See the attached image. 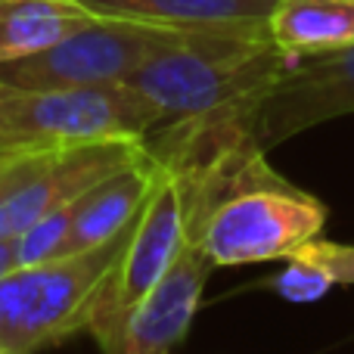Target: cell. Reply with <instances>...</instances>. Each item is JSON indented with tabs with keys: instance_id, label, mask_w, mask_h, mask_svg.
Segmentation results:
<instances>
[{
	"instance_id": "6da1fadb",
	"label": "cell",
	"mask_w": 354,
	"mask_h": 354,
	"mask_svg": "<svg viewBox=\"0 0 354 354\" xmlns=\"http://www.w3.org/2000/svg\"><path fill=\"white\" fill-rule=\"evenodd\" d=\"M292 62L295 56L283 53L270 37L196 35L143 62L122 84L140 100L153 131H162L224 109L258 106Z\"/></svg>"
},
{
	"instance_id": "7a4b0ae2",
	"label": "cell",
	"mask_w": 354,
	"mask_h": 354,
	"mask_svg": "<svg viewBox=\"0 0 354 354\" xmlns=\"http://www.w3.org/2000/svg\"><path fill=\"white\" fill-rule=\"evenodd\" d=\"M131 227L103 245L22 264L0 277V348L41 354L87 333L91 301L115 264Z\"/></svg>"
},
{
	"instance_id": "3957f363",
	"label": "cell",
	"mask_w": 354,
	"mask_h": 354,
	"mask_svg": "<svg viewBox=\"0 0 354 354\" xmlns=\"http://www.w3.org/2000/svg\"><path fill=\"white\" fill-rule=\"evenodd\" d=\"M149 131L147 109L124 84L31 91L0 81V159H22L112 137L147 140Z\"/></svg>"
},
{
	"instance_id": "277c9868",
	"label": "cell",
	"mask_w": 354,
	"mask_h": 354,
	"mask_svg": "<svg viewBox=\"0 0 354 354\" xmlns=\"http://www.w3.org/2000/svg\"><path fill=\"white\" fill-rule=\"evenodd\" d=\"M193 31L97 16L50 50L0 66V81L31 91H84L128 81L143 62L180 47Z\"/></svg>"
},
{
	"instance_id": "5b68a950",
	"label": "cell",
	"mask_w": 354,
	"mask_h": 354,
	"mask_svg": "<svg viewBox=\"0 0 354 354\" xmlns=\"http://www.w3.org/2000/svg\"><path fill=\"white\" fill-rule=\"evenodd\" d=\"M326 224V205L295 183H264L227 196L193 230L214 268L289 258Z\"/></svg>"
},
{
	"instance_id": "8992f818",
	"label": "cell",
	"mask_w": 354,
	"mask_h": 354,
	"mask_svg": "<svg viewBox=\"0 0 354 354\" xmlns=\"http://www.w3.org/2000/svg\"><path fill=\"white\" fill-rule=\"evenodd\" d=\"M143 149L147 140L112 137L12 159L0 174V239H16L37 218L78 199Z\"/></svg>"
},
{
	"instance_id": "52a82bcc",
	"label": "cell",
	"mask_w": 354,
	"mask_h": 354,
	"mask_svg": "<svg viewBox=\"0 0 354 354\" xmlns=\"http://www.w3.org/2000/svg\"><path fill=\"white\" fill-rule=\"evenodd\" d=\"M187 245V208H183L180 183L171 168L162 162V174L149 193L143 212L137 214L112 270L100 283L87 311V333L97 339L128 314L177 261Z\"/></svg>"
},
{
	"instance_id": "ba28073f",
	"label": "cell",
	"mask_w": 354,
	"mask_h": 354,
	"mask_svg": "<svg viewBox=\"0 0 354 354\" xmlns=\"http://www.w3.org/2000/svg\"><path fill=\"white\" fill-rule=\"evenodd\" d=\"M212 270L214 264L199 239H187L168 274L93 339L100 354H171L193 326Z\"/></svg>"
},
{
	"instance_id": "9c48e42d",
	"label": "cell",
	"mask_w": 354,
	"mask_h": 354,
	"mask_svg": "<svg viewBox=\"0 0 354 354\" xmlns=\"http://www.w3.org/2000/svg\"><path fill=\"white\" fill-rule=\"evenodd\" d=\"M342 115H354V44L317 56H299L280 84L255 106V137L264 149Z\"/></svg>"
},
{
	"instance_id": "30bf717a",
	"label": "cell",
	"mask_w": 354,
	"mask_h": 354,
	"mask_svg": "<svg viewBox=\"0 0 354 354\" xmlns=\"http://www.w3.org/2000/svg\"><path fill=\"white\" fill-rule=\"evenodd\" d=\"M162 174V159L149 149H143L134 162L112 171L100 183L75 199L72 227H68L66 252H84L93 245L109 243L122 230H128L143 212L156 180Z\"/></svg>"
},
{
	"instance_id": "8fae6325",
	"label": "cell",
	"mask_w": 354,
	"mask_h": 354,
	"mask_svg": "<svg viewBox=\"0 0 354 354\" xmlns=\"http://www.w3.org/2000/svg\"><path fill=\"white\" fill-rule=\"evenodd\" d=\"M97 16L134 19L193 35L268 37V16L277 0H81Z\"/></svg>"
},
{
	"instance_id": "7c38bea8",
	"label": "cell",
	"mask_w": 354,
	"mask_h": 354,
	"mask_svg": "<svg viewBox=\"0 0 354 354\" xmlns=\"http://www.w3.org/2000/svg\"><path fill=\"white\" fill-rule=\"evenodd\" d=\"M268 37L295 59L351 47L354 0H277L268 16Z\"/></svg>"
},
{
	"instance_id": "4fadbf2b",
	"label": "cell",
	"mask_w": 354,
	"mask_h": 354,
	"mask_svg": "<svg viewBox=\"0 0 354 354\" xmlns=\"http://www.w3.org/2000/svg\"><path fill=\"white\" fill-rule=\"evenodd\" d=\"M93 19L81 0H0V66L44 53Z\"/></svg>"
},
{
	"instance_id": "5bb4252c",
	"label": "cell",
	"mask_w": 354,
	"mask_h": 354,
	"mask_svg": "<svg viewBox=\"0 0 354 354\" xmlns=\"http://www.w3.org/2000/svg\"><path fill=\"white\" fill-rule=\"evenodd\" d=\"M283 270L270 280V289L295 305H311L336 286H354V245L336 239L311 236L289 258Z\"/></svg>"
},
{
	"instance_id": "9a60e30c",
	"label": "cell",
	"mask_w": 354,
	"mask_h": 354,
	"mask_svg": "<svg viewBox=\"0 0 354 354\" xmlns=\"http://www.w3.org/2000/svg\"><path fill=\"white\" fill-rule=\"evenodd\" d=\"M72 214H75V199L66 202V205H59V208H53V212H47L31 227H25V230L12 239V245H16V268L50 261V258H56V255H66Z\"/></svg>"
},
{
	"instance_id": "2e32d148",
	"label": "cell",
	"mask_w": 354,
	"mask_h": 354,
	"mask_svg": "<svg viewBox=\"0 0 354 354\" xmlns=\"http://www.w3.org/2000/svg\"><path fill=\"white\" fill-rule=\"evenodd\" d=\"M16 268V245L12 239H0V277H6Z\"/></svg>"
},
{
	"instance_id": "e0dca14e",
	"label": "cell",
	"mask_w": 354,
	"mask_h": 354,
	"mask_svg": "<svg viewBox=\"0 0 354 354\" xmlns=\"http://www.w3.org/2000/svg\"><path fill=\"white\" fill-rule=\"evenodd\" d=\"M10 162H12V159H0V174H3V168L10 165Z\"/></svg>"
},
{
	"instance_id": "ac0fdd59",
	"label": "cell",
	"mask_w": 354,
	"mask_h": 354,
	"mask_svg": "<svg viewBox=\"0 0 354 354\" xmlns=\"http://www.w3.org/2000/svg\"><path fill=\"white\" fill-rule=\"evenodd\" d=\"M0 354H10V351H6V348H0Z\"/></svg>"
}]
</instances>
